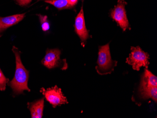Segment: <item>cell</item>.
Masks as SVG:
<instances>
[{
	"instance_id": "9",
	"label": "cell",
	"mask_w": 157,
	"mask_h": 118,
	"mask_svg": "<svg viewBox=\"0 0 157 118\" xmlns=\"http://www.w3.org/2000/svg\"><path fill=\"white\" fill-rule=\"evenodd\" d=\"M27 105L30 111L31 118H42L44 106V98H41L32 103H28Z\"/></svg>"
},
{
	"instance_id": "11",
	"label": "cell",
	"mask_w": 157,
	"mask_h": 118,
	"mask_svg": "<svg viewBox=\"0 0 157 118\" xmlns=\"http://www.w3.org/2000/svg\"><path fill=\"white\" fill-rule=\"evenodd\" d=\"M139 92L144 99L151 98L155 102H157V87L139 88Z\"/></svg>"
},
{
	"instance_id": "15",
	"label": "cell",
	"mask_w": 157,
	"mask_h": 118,
	"mask_svg": "<svg viewBox=\"0 0 157 118\" xmlns=\"http://www.w3.org/2000/svg\"><path fill=\"white\" fill-rule=\"evenodd\" d=\"M16 1L20 6H25L29 4L32 0H16Z\"/></svg>"
},
{
	"instance_id": "6",
	"label": "cell",
	"mask_w": 157,
	"mask_h": 118,
	"mask_svg": "<svg viewBox=\"0 0 157 118\" xmlns=\"http://www.w3.org/2000/svg\"><path fill=\"white\" fill-rule=\"evenodd\" d=\"M127 2L125 0H118L117 5L112 10L111 16L121 26L124 31L129 27L125 6Z\"/></svg>"
},
{
	"instance_id": "10",
	"label": "cell",
	"mask_w": 157,
	"mask_h": 118,
	"mask_svg": "<svg viewBox=\"0 0 157 118\" xmlns=\"http://www.w3.org/2000/svg\"><path fill=\"white\" fill-rule=\"evenodd\" d=\"M150 87H157V78L146 68L142 76L140 88Z\"/></svg>"
},
{
	"instance_id": "13",
	"label": "cell",
	"mask_w": 157,
	"mask_h": 118,
	"mask_svg": "<svg viewBox=\"0 0 157 118\" xmlns=\"http://www.w3.org/2000/svg\"><path fill=\"white\" fill-rule=\"evenodd\" d=\"M38 16L39 17L42 31L44 32L47 31L50 29V25H49V22L48 20L47 16L41 15L40 14H38Z\"/></svg>"
},
{
	"instance_id": "3",
	"label": "cell",
	"mask_w": 157,
	"mask_h": 118,
	"mask_svg": "<svg viewBox=\"0 0 157 118\" xmlns=\"http://www.w3.org/2000/svg\"><path fill=\"white\" fill-rule=\"evenodd\" d=\"M149 59V55L144 51L140 47H132L131 53L126 60V63L131 65L134 70L139 71L142 67L148 68L150 64Z\"/></svg>"
},
{
	"instance_id": "4",
	"label": "cell",
	"mask_w": 157,
	"mask_h": 118,
	"mask_svg": "<svg viewBox=\"0 0 157 118\" xmlns=\"http://www.w3.org/2000/svg\"><path fill=\"white\" fill-rule=\"evenodd\" d=\"M61 51L59 49L48 50L44 58L41 60L42 65L48 69L60 67L65 70L68 67L66 60L61 59Z\"/></svg>"
},
{
	"instance_id": "7",
	"label": "cell",
	"mask_w": 157,
	"mask_h": 118,
	"mask_svg": "<svg viewBox=\"0 0 157 118\" xmlns=\"http://www.w3.org/2000/svg\"><path fill=\"white\" fill-rule=\"evenodd\" d=\"M75 31L82 43H85L89 37V32L86 29L82 7L77 16L75 21Z\"/></svg>"
},
{
	"instance_id": "14",
	"label": "cell",
	"mask_w": 157,
	"mask_h": 118,
	"mask_svg": "<svg viewBox=\"0 0 157 118\" xmlns=\"http://www.w3.org/2000/svg\"><path fill=\"white\" fill-rule=\"evenodd\" d=\"M9 79L6 78L0 68V90L4 91L6 89V85L8 83Z\"/></svg>"
},
{
	"instance_id": "12",
	"label": "cell",
	"mask_w": 157,
	"mask_h": 118,
	"mask_svg": "<svg viewBox=\"0 0 157 118\" xmlns=\"http://www.w3.org/2000/svg\"><path fill=\"white\" fill-rule=\"evenodd\" d=\"M45 2L53 5L59 10L66 9L72 8L67 0H45Z\"/></svg>"
},
{
	"instance_id": "16",
	"label": "cell",
	"mask_w": 157,
	"mask_h": 118,
	"mask_svg": "<svg viewBox=\"0 0 157 118\" xmlns=\"http://www.w3.org/2000/svg\"><path fill=\"white\" fill-rule=\"evenodd\" d=\"M67 1L69 5L73 7L77 3L78 0H67Z\"/></svg>"
},
{
	"instance_id": "1",
	"label": "cell",
	"mask_w": 157,
	"mask_h": 118,
	"mask_svg": "<svg viewBox=\"0 0 157 118\" xmlns=\"http://www.w3.org/2000/svg\"><path fill=\"white\" fill-rule=\"evenodd\" d=\"M12 50L15 55L16 67L14 78L10 82L9 85L12 89L14 95L22 94L25 90L30 92V89L28 87L29 71L26 70L22 63L20 52L18 48L13 46Z\"/></svg>"
},
{
	"instance_id": "5",
	"label": "cell",
	"mask_w": 157,
	"mask_h": 118,
	"mask_svg": "<svg viewBox=\"0 0 157 118\" xmlns=\"http://www.w3.org/2000/svg\"><path fill=\"white\" fill-rule=\"evenodd\" d=\"M40 92L53 107L68 103L67 97L63 94L61 89L57 86L48 88L47 89L44 88H41Z\"/></svg>"
},
{
	"instance_id": "2",
	"label": "cell",
	"mask_w": 157,
	"mask_h": 118,
	"mask_svg": "<svg viewBox=\"0 0 157 118\" xmlns=\"http://www.w3.org/2000/svg\"><path fill=\"white\" fill-rule=\"evenodd\" d=\"M109 45L110 44H108L99 47L96 69L98 74L102 75L111 74L117 65V61L112 59Z\"/></svg>"
},
{
	"instance_id": "8",
	"label": "cell",
	"mask_w": 157,
	"mask_h": 118,
	"mask_svg": "<svg viewBox=\"0 0 157 118\" xmlns=\"http://www.w3.org/2000/svg\"><path fill=\"white\" fill-rule=\"evenodd\" d=\"M25 13H23L6 17H0V33L22 21L25 17Z\"/></svg>"
}]
</instances>
